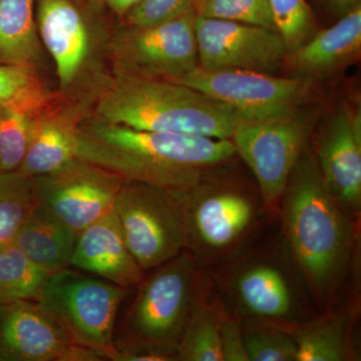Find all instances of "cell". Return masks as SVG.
<instances>
[{"mask_svg":"<svg viewBox=\"0 0 361 361\" xmlns=\"http://www.w3.org/2000/svg\"><path fill=\"white\" fill-rule=\"evenodd\" d=\"M77 158L165 191L198 186L209 169L236 156L232 140L137 130L96 120L75 128Z\"/></svg>","mask_w":361,"mask_h":361,"instance_id":"cell-1","label":"cell"},{"mask_svg":"<svg viewBox=\"0 0 361 361\" xmlns=\"http://www.w3.org/2000/svg\"><path fill=\"white\" fill-rule=\"evenodd\" d=\"M99 120L137 130L231 140L244 121L187 85L118 71L97 104Z\"/></svg>","mask_w":361,"mask_h":361,"instance_id":"cell-2","label":"cell"},{"mask_svg":"<svg viewBox=\"0 0 361 361\" xmlns=\"http://www.w3.org/2000/svg\"><path fill=\"white\" fill-rule=\"evenodd\" d=\"M284 223L294 257L315 288L329 286L349 249L348 221L325 186L316 157L304 149L285 189Z\"/></svg>","mask_w":361,"mask_h":361,"instance_id":"cell-3","label":"cell"},{"mask_svg":"<svg viewBox=\"0 0 361 361\" xmlns=\"http://www.w3.org/2000/svg\"><path fill=\"white\" fill-rule=\"evenodd\" d=\"M129 291L66 268L51 274L37 302L73 343L114 361L116 316Z\"/></svg>","mask_w":361,"mask_h":361,"instance_id":"cell-4","label":"cell"},{"mask_svg":"<svg viewBox=\"0 0 361 361\" xmlns=\"http://www.w3.org/2000/svg\"><path fill=\"white\" fill-rule=\"evenodd\" d=\"M194 295V266L184 252L159 266L142 284L115 346H135L177 353Z\"/></svg>","mask_w":361,"mask_h":361,"instance_id":"cell-5","label":"cell"},{"mask_svg":"<svg viewBox=\"0 0 361 361\" xmlns=\"http://www.w3.org/2000/svg\"><path fill=\"white\" fill-rule=\"evenodd\" d=\"M114 212L128 248L144 271L158 268L187 247L184 218L170 192L126 180Z\"/></svg>","mask_w":361,"mask_h":361,"instance_id":"cell-6","label":"cell"},{"mask_svg":"<svg viewBox=\"0 0 361 361\" xmlns=\"http://www.w3.org/2000/svg\"><path fill=\"white\" fill-rule=\"evenodd\" d=\"M173 82L225 104L244 122H262L299 110L310 99L313 80L252 71H206L198 66Z\"/></svg>","mask_w":361,"mask_h":361,"instance_id":"cell-7","label":"cell"},{"mask_svg":"<svg viewBox=\"0 0 361 361\" xmlns=\"http://www.w3.org/2000/svg\"><path fill=\"white\" fill-rule=\"evenodd\" d=\"M314 116L299 109L290 115L240 123L232 137L241 157L257 180L268 204L281 198L297 161L306 147Z\"/></svg>","mask_w":361,"mask_h":361,"instance_id":"cell-8","label":"cell"},{"mask_svg":"<svg viewBox=\"0 0 361 361\" xmlns=\"http://www.w3.org/2000/svg\"><path fill=\"white\" fill-rule=\"evenodd\" d=\"M196 11L147 26L126 25L111 49L123 73L173 80L199 66Z\"/></svg>","mask_w":361,"mask_h":361,"instance_id":"cell-9","label":"cell"},{"mask_svg":"<svg viewBox=\"0 0 361 361\" xmlns=\"http://www.w3.org/2000/svg\"><path fill=\"white\" fill-rule=\"evenodd\" d=\"M32 180L37 202L78 234L114 210L126 182L115 173L78 158Z\"/></svg>","mask_w":361,"mask_h":361,"instance_id":"cell-10","label":"cell"},{"mask_svg":"<svg viewBox=\"0 0 361 361\" xmlns=\"http://www.w3.org/2000/svg\"><path fill=\"white\" fill-rule=\"evenodd\" d=\"M199 68L270 73L287 58L286 45L271 28L196 16Z\"/></svg>","mask_w":361,"mask_h":361,"instance_id":"cell-11","label":"cell"},{"mask_svg":"<svg viewBox=\"0 0 361 361\" xmlns=\"http://www.w3.org/2000/svg\"><path fill=\"white\" fill-rule=\"evenodd\" d=\"M0 360L97 361V353L73 343L37 301L0 302Z\"/></svg>","mask_w":361,"mask_h":361,"instance_id":"cell-12","label":"cell"},{"mask_svg":"<svg viewBox=\"0 0 361 361\" xmlns=\"http://www.w3.org/2000/svg\"><path fill=\"white\" fill-rule=\"evenodd\" d=\"M318 167L339 205L357 208L361 200V115L341 104L327 120L317 145Z\"/></svg>","mask_w":361,"mask_h":361,"instance_id":"cell-13","label":"cell"},{"mask_svg":"<svg viewBox=\"0 0 361 361\" xmlns=\"http://www.w3.org/2000/svg\"><path fill=\"white\" fill-rule=\"evenodd\" d=\"M186 228L187 246L193 240L214 249L236 241L250 225L253 206L243 195L217 192L193 198L189 192H175Z\"/></svg>","mask_w":361,"mask_h":361,"instance_id":"cell-14","label":"cell"},{"mask_svg":"<svg viewBox=\"0 0 361 361\" xmlns=\"http://www.w3.org/2000/svg\"><path fill=\"white\" fill-rule=\"evenodd\" d=\"M37 26L42 47L56 65L59 85L68 90L89 58L90 33L84 16L71 0H39Z\"/></svg>","mask_w":361,"mask_h":361,"instance_id":"cell-15","label":"cell"},{"mask_svg":"<svg viewBox=\"0 0 361 361\" xmlns=\"http://www.w3.org/2000/svg\"><path fill=\"white\" fill-rule=\"evenodd\" d=\"M71 266L129 290L141 284L144 276L114 210L78 234Z\"/></svg>","mask_w":361,"mask_h":361,"instance_id":"cell-16","label":"cell"},{"mask_svg":"<svg viewBox=\"0 0 361 361\" xmlns=\"http://www.w3.org/2000/svg\"><path fill=\"white\" fill-rule=\"evenodd\" d=\"M361 51V7L318 30L305 44L287 54L296 77L325 78L353 63Z\"/></svg>","mask_w":361,"mask_h":361,"instance_id":"cell-17","label":"cell"},{"mask_svg":"<svg viewBox=\"0 0 361 361\" xmlns=\"http://www.w3.org/2000/svg\"><path fill=\"white\" fill-rule=\"evenodd\" d=\"M78 233L37 202L13 244L35 264L59 272L70 267Z\"/></svg>","mask_w":361,"mask_h":361,"instance_id":"cell-18","label":"cell"},{"mask_svg":"<svg viewBox=\"0 0 361 361\" xmlns=\"http://www.w3.org/2000/svg\"><path fill=\"white\" fill-rule=\"evenodd\" d=\"M35 0H0V65L39 71L44 47L35 20Z\"/></svg>","mask_w":361,"mask_h":361,"instance_id":"cell-19","label":"cell"},{"mask_svg":"<svg viewBox=\"0 0 361 361\" xmlns=\"http://www.w3.org/2000/svg\"><path fill=\"white\" fill-rule=\"evenodd\" d=\"M47 115L37 118L27 151L18 169L30 178L49 174L77 159V125Z\"/></svg>","mask_w":361,"mask_h":361,"instance_id":"cell-20","label":"cell"},{"mask_svg":"<svg viewBox=\"0 0 361 361\" xmlns=\"http://www.w3.org/2000/svg\"><path fill=\"white\" fill-rule=\"evenodd\" d=\"M54 101L56 97L42 82L39 71L0 65V109L42 116L49 114Z\"/></svg>","mask_w":361,"mask_h":361,"instance_id":"cell-21","label":"cell"},{"mask_svg":"<svg viewBox=\"0 0 361 361\" xmlns=\"http://www.w3.org/2000/svg\"><path fill=\"white\" fill-rule=\"evenodd\" d=\"M242 302L252 312L265 317H281L291 307L290 292L281 273L258 266L242 275L238 282Z\"/></svg>","mask_w":361,"mask_h":361,"instance_id":"cell-22","label":"cell"},{"mask_svg":"<svg viewBox=\"0 0 361 361\" xmlns=\"http://www.w3.org/2000/svg\"><path fill=\"white\" fill-rule=\"evenodd\" d=\"M51 276L13 243L0 248V302L39 301Z\"/></svg>","mask_w":361,"mask_h":361,"instance_id":"cell-23","label":"cell"},{"mask_svg":"<svg viewBox=\"0 0 361 361\" xmlns=\"http://www.w3.org/2000/svg\"><path fill=\"white\" fill-rule=\"evenodd\" d=\"M37 204L32 178L18 170L0 172V248L13 243Z\"/></svg>","mask_w":361,"mask_h":361,"instance_id":"cell-24","label":"cell"},{"mask_svg":"<svg viewBox=\"0 0 361 361\" xmlns=\"http://www.w3.org/2000/svg\"><path fill=\"white\" fill-rule=\"evenodd\" d=\"M221 320L193 295L191 310L177 348L178 360L224 361L221 346Z\"/></svg>","mask_w":361,"mask_h":361,"instance_id":"cell-25","label":"cell"},{"mask_svg":"<svg viewBox=\"0 0 361 361\" xmlns=\"http://www.w3.org/2000/svg\"><path fill=\"white\" fill-rule=\"evenodd\" d=\"M296 361H341L344 357V325L331 318L299 330Z\"/></svg>","mask_w":361,"mask_h":361,"instance_id":"cell-26","label":"cell"},{"mask_svg":"<svg viewBox=\"0 0 361 361\" xmlns=\"http://www.w3.org/2000/svg\"><path fill=\"white\" fill-rule=\"evenodd\" d=\"M275 30L288 54L305 44L318 32L316 18L307 0H268Z\"/></svg>","mask_w":361,"mask_h":361,"instance_id":"cell-27","label":"cell"},{"mask_svg":"<svg viewBox=\"0 0 361 361\" xmlns=\"http://www.w3.org/2000/svg\"><path fill=\"white\" fill-rule=\"evenodd\" d=\"M39 116L0 109V172L20 168Z\"/></svg>","mask_w":361,"mask_h":361,"instance_id":"cell-28","label":"cell"},{"mask_svg":"<svg viewBox=\"0 0 361 361\" xmlns=\"http://www.w3.org/2000/svg\"><path fill=\"white\" fill-rule=\"evenodd\" d=\"M195 11L203 18L275 30L268 0H201Z\"/></svg>","mask_w":361,"mask_h":361,"instance_id":"cell-29","label":"cell"},{"mask_svg":"<svg viewBox=\"0 0 361 361\" xmlns=\"http://www.w3.org/2000/svg\"><path fill=\"white\" fill-rule=\"evenodd\" d=\"M244 339L249 361H296L295 341L284 334L262 330Z\"/></svg>","mask_w":361,"mask_h":361,"instance_id":"cell-30","label":"cell"},{"mask_svg":"<svg viewBox=\"0 0 361 361\" xmlns=\"http://www.w3.org/2000/svg\"><path fill=\"white\" fill-rule=\"evenodd\" d=\"M196 0H141L126 14V25L147 26L172 20L195 9Z\"/></svg>","mask_w":361,"mask_h":361,"instance_id":"cell-31","label":"cell"},{"mask_svg":"<svg viewBox=\"0 0 361 361\" xmlns=\"http://www.w3.org/2000/svg\"><path fill=\"white\" fill-rule=\"evenodd\" d=\"M221 346L224 361H249L244 334L236 320L228 319L221 324Z\"/></svg>","mask_w":361,"mask_h":361,"instance_id":"cell-32","label":"cell"},{"mask_svg":"<svg viewBox=\"0 0 361 361\" xmlns=\"http://www.w3.org/2000/svg\"><path fill=\"white\" fill-rule=\"evenodd\" d=\"M316 6L331 16L339 20L344 16L361 7V0H313Z\"/></svg>","mask_w":361,"mask_h":361,"instance_id":"cell-33","label":"cell"},{"mask_svg":"<svg viewBox=\"0 0 361 361\" xmlns=\"http://www.w3.org/2000/svg\"><path fill=\"white\" fill-rule=\"evenodd\" d=\"M108 7L114 13L125 18L133 7L137 6L141 0H99Z\"/></svg>","mask_w":361,"mask_h":361,"instance_id":"cell-34","label":"cell"},{"mask_svg":"<svg viewBox=\"0 0 361 361\" xmlns=\"http://www.w3.org/2000/svg\"><path fill=\"white\" fill-rule=\"evenodd\" d=\"M201 0H196V2H195V6H196L197 4H198V2H200Z\"/></svg>","mask_w":361,"mask_h":361,"instance_id":"cell-35","label":"cell"}]
</instances>
